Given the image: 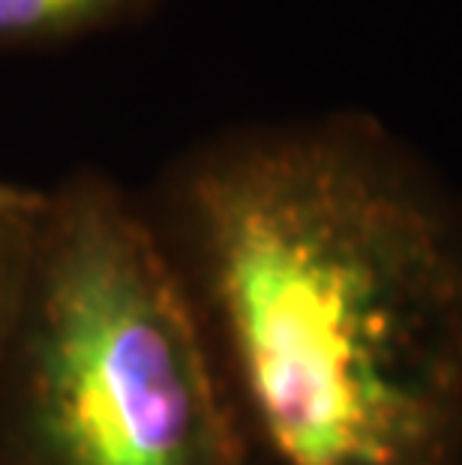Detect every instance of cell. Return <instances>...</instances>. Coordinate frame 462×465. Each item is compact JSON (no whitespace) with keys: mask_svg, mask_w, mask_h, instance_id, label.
I'll return each mask as SVG.
<instances>
[{"mask_svg":"<svg viewBox=\"0 0 462 465\" xmlns=\"http://www.w3.org/2000/svg\"><path fill=\"white\" fill-rule=\"evenodd\" d=\"M142 204L238 465H462V204L385 124L225 130Z\"/></svg>","mask_w":462,"mask_h":465,"instance_id":"6da1fadb","label":"cell"},{"mask_svg":"<svg viewBox=\"0 0 462 465\" xmlns=\"http://www.w3.org/2000/svg\"><path fill=\"white\" fill-rule=\"evenodd\" d=\"M0 465H238L178 273L103 172L34 216L0 345Z\"/></svg>","mask_w":462,"mask_h":465,"instance_id":"7a4b0ae2","label":"cell"},{"mask_svg":"<svg viewBox=\"0 0 462 465\" xmlns=\"http://www.w3.org/2000/svg\"><path fill=\"white\" fill-rule=\"evenodd\" d=\"M160 0H0V48H43L130 25Z\"/></svg>","mask_w":462,"mask_h":465,"instance_id":"3957f363","label":"cell"},{"mask_svg":"<svg viewBox=\"0 0 462 465\" xmlns=\"http://www.w3.org/2000/svg\"><path fill=\"white\" fill-rule=\"evenodd\" d=\"M34 213L25 216H9L0 220V345L13 322L18 285H22L25 262H27V246H31V232H34Z\"/></svg>","mask_w":462,"mask_h":465,"instance_id":"277c9868","label":"cell"},{"mask_svg":"<svg viewBox=\"0 0 462 465\" xmlns=\"http://www.w3.org/2000/svg\"><path fill=\"white\" fill-rule=\"evenodd\" d=\"M43 190H34V186H22L13 183L6 177H0V220H9V216H25L34 213L45 204Z\"/></svg>","mask_w":462,"mask_h":465,"instance_id":"5b68a950","label":"cell"}]
</instances>
